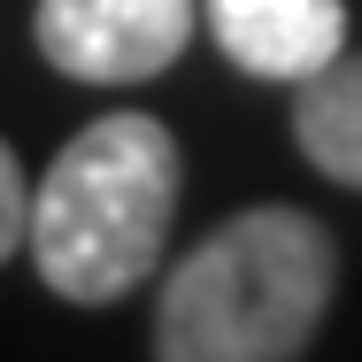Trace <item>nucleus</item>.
Wrapping results in <instances>:
<instances>
[{
    "mask_svg": "<svg viewBox=\"0 0 362 362\" xmlns=\"http://www.w3.org/2000/svg\"><path fill=\"white\" fill-rule=\"evenodd\" d=\"M201 23L216 31L223 62L270 85H300L347 47L339 0H201Z\"/></svg>",
    "mask_w": 362,
    "mask_h": 362,
    "instance_id": "obj_4",
    "label": "nucleus"
},
{
    "mask_svg": "<svg viewBox=\"0 0 362 362\" xmlns=\"http://www.w3.org/2000/svg\"><path fill=\"white\" fill-rule=\"evenodd\" d=\"M293 139H300V154L324 177H339V185L362 193V54L339 47L316 77H300V93H293Z\"/></svg>",
    "mask_w": 362,
    "mask_h": 362,
    "instance_id": "obj_5",
    "label": "nucleus"
},
{
    "mask_svg": "<svg viewBox=\"0 0 362 362\" xmlns=\"http://www.w3.org/2000/svg\"><path fill=\"white\" fill-rule=\"evenodd\" d=\"M201 0H39V54L77 85H132L185 54Z\"/></svg>",
    "mask_w": 362,
    "mask_h": 362,
    "instance_id": "obj_3",
    "label": "nucleus"
},
{
    "mask_svg": "<svg viewBox=\"0 0 362 362\" xmlns=\"http://www.w3.org/2000/svg\"><path fill=\"white\" fill-rule=\"evenodd\" d=\"M23 223H31V185H23V170H16V154L0 146V262L23 247Z\"/></svg>",
    "mask_w": 362,
    "mask_h": 362,
    "instance_id": "obj_6",
    "label": "nucleus"
},
{
    "mask_svg": "<svg viewBox=\"0 0 362 362\" xmlns=\"http://www.w3.org/2000/svg\"><path fill=\"white\" fill-rule=\"evenodd\" d=\"M170 209L177 139L139 108H116L54 154V170L31 193L23 247L62 300H116L162 262Z\"/></svg>",
    "mask_w": 362,
    "mask_h": 362,
    "instance_id": "obj_2",
    "label": "nucleus"
},
{
    "mask_svg": "<svg viewBox=\"0 0 362 362\" xmlns=\"http://www.w3.org/2000/svg\"><path fill=\"white\" fill-rule=\"evenodd\" d=\"M339 286L324 223L300 209H247L201 239L154 308L162 362H286L316 339Z\"/></svg>",
    "mask_w": 362,
    "mask_h": 362,
    "instance_id": "obj_1",
    "label": "nucleus"
}]
</instances>
